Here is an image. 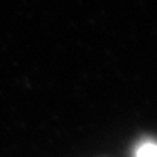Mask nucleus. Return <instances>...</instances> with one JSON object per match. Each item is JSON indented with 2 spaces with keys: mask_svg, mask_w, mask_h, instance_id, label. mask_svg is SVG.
Returning a JSON list of instances; mask_svg holds the SVG:
<instances>
[{
  "mask_svg": "<svg viewBox=\"0 0 157 157\" xmlns=\"http://www.w3.org/2000/svg\"><path fill=\"white\" fill-rule=\"evenodd\" d=\"M136 157H157V144L153 142L142 144L136 151Z\"/></svg>",
  "mask_w": 157,
  "mask_h": 157,
  "instance_id": "1",
  "label": "nucleus"
}]
</instances>
